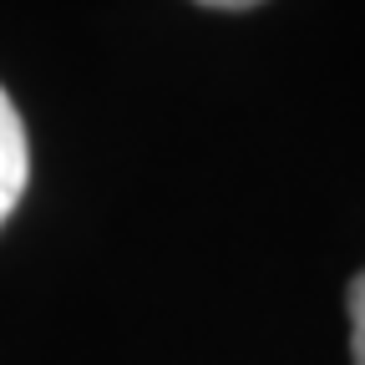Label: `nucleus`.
Instances as JSON below:
<instances>
[{
	"mask_svg": "<svg viewBox=\"0 0 365 365\" xmlns=\"http://www.w3.org/2000/svg\"><path fill=\"white\" fill-rule=\"evenodd\" d=\"M31 178V148H26V122L11 102V91L0 86V223H6L26 193Z\"/></svg>",
	"mask_w": 365,
	"mask_h": 365,
	"instance_id": "nucleus-1",
	"label": "nucleus"
},
{
	"mask_svg": "<svg viewBox=\"0 0 365 365\" xmlns=\"http://www.w3.org/2000/svg\"><path fill=\"white\" fill-rule=\"evenodd\" d=\"M345 304H350V355H355V365H365V269L350 279Z\"/></svg>",
	"mask_w": 365,
	"mask_h": 365,
	"instance_id": "nucleus-2",
	"label": "nucleus"
},
{
	"mask_svg": "<svg viewBox=\"0 0 365 365\" xmlns=\"http://www.w3.org/2000/svg\"><path fill=\"white\" fill-rule=\"evenodd\" d=\"M198 6H213V11H249L259 0H198Z\"/></svg>",
	"mask_w": 365,
	"mask_h": 365,
	"instance_id": "nucleus-3",
	"label": "nucleus"
}]
</instances>
